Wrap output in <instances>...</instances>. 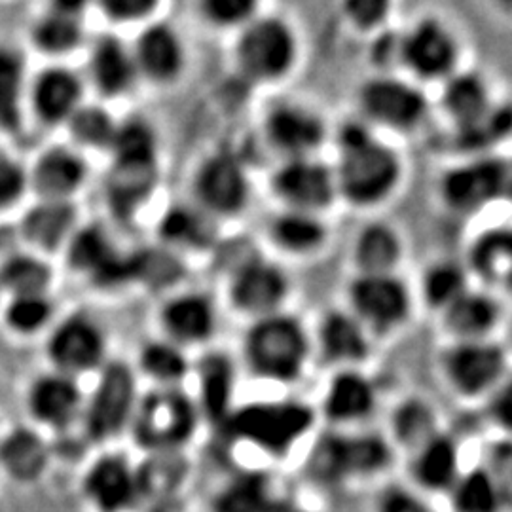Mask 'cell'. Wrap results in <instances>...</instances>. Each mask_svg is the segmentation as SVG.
<instances>
[{
    "label": "cell",
    "instance_id": "cell-1",
    "mask_svg": "<svg viewBox=\"0 0 512 512\" xmlns=\"http://www.w3.org/2000/svg\"><path fill=\"white\" fill-rule=\"evenodd\" d=\"M391 442L380 433L332 431L317 437L306 458L308 476L325 488L372 490L387 478L397 461Z\"/></svg>",
    "mask_w": 512,
    "mask_h": 512
},
{
    "label": "cell",
    "instance_id": "cell-2",
    "mask_svg": "<svg viewBox=\"0 0 512 512\" xmlns=\"http://www.w3.org/2000/svg\"><path fill=\"white\" fill-rule=\"evenodd\" d=\"M315 412L298 401H264L236 408L222 427L228 440L255 450L258 456L285 461L310 437Z\"/></svg>",
    "mask_w": 512,
    "mask_h": 512
},
{
    "label": "cell",
    "instance_id": "cell-3",
    "mask_svg": "<svg viewBox=\"0 0 512 512\" xmlns=\"http://www.w3.org/2000/svg\"><path fill=\"white\" fill-rule=\"evenodd\" d=\"M202 412L179 387H154L139 397L128 435L143 456L184 454L196 439Z\"/></svg>",
    "mask_w": 512,
    "mask_h": 512
},
{
    "label": "cell",
    "instance_id": "cell-4",
    "mask_svg": "<svg viewBox=\"0 0 512 512\" xmlns=\"http://www.w3.org/2000/svg\"><path fill=\"white\" fill-rule=\"evenodd\" d=\"M342 162L336 188L355 205L382 202L395 188L401 164L391 148L376 143L363 126L349 124L340 133Z\"/></svg>",
    "mask_w": 512,
    "mask_h": 512
},
{
    "label": "cell",
    "instance_id": "cell-5",
    "mask_svg": "<svg viewBox=\"0 0 512 512\" xmlns=\"http://www.w3.org/2000/svg\"><path fill=\"white\" fill-rule=\"evenodd\" d=\"M137 401V380L131 366L107 361L97 372L92 391H86L80 420L82 437L99 448L114 446L116 440L128 435Z\"/></svg>",
    "mask_w": 512,
    "mask_h": 512
},
{
    "label": "cell",
    "instance_id": "cell-6",
    "mask_svg": "<svg viewBox=\"0 0 512 512\" xmlns=\"http://www.w3.org/2000/svg\"><path fill=\"white\" fill-rule=\"evenodd\" d=\"M78 494L90 512H137L145 505L139 459L116 446L99 448L86 461Z\"/></svg>",
    "mask_w": 512,
    "mask_h": 512
},
{
    "label": "cell",
    "instance_id": "cell-7",
    "mask_svg": "<svg viewBox=\"0 0 512 512\" xmlns=\"http://www.w3.org/2000/svg\"><path fill=\"white\" fill-rule=\"evenodd\" d=\"M308 340L302 327L283 315L262 317L247 334L245 357L256 376L289 384L302 376L308 359Z\"/></svg>",
    "mask_w": 512,
    "mask_h": 512
},
{
    "label": "cell",
    "instance_id": "cell-8",
    "mask_svg": "<svg viewBox=\"0 0 512 512\" xmlns=\"http://www.w3.org/2000/svg\"><path fill=\"white\" fill-rule=\"evenodd\" d=\"M25 423L46 437H67L80 429L86 389L82 382L46 368L23 391Z\"/></svg>",
    "mask_w": 512,
    "mask_h": 512
},
{
    "label": "cell",
    "instance_id": "cell-9",
    "mask_svg": "<svg viewBox=\"0 0 512 512\" xmlns=\"http://www.w3.org/2000/svg\"><path fill=\"white\" fill-rule=\"evenodd\" d=\"M44 357L50 370L82 382L107 365V336L88 313L57 317L46 332Z\"/></svg>",
    "mask_w": 512,
    "mask_h": 512
},
{
    "label": "cell",
    "instance_id": "cell-10",
    "mask_svg": "<svg viewBox=\"0 0 512 512\" xmlns=\"http://www.w3.org/2000/svg\"><path fill=\"white\" fill-rule=\"evenodd\" d=\"M84 103L86 80L67 63H46L29 76L27 118L40 128H65Z\"/></svg>",
    "mask_w": 512,
    "mask_h": 512
},
{
    "label": "cell",
    "instance_id": "cell-11",
    "mask_svg": "<svg viewBox=\"0 0 512 512\" xmlns=\"http://www.w3.org/2000/svg\"><path fill=\"white\" fill-rule=\"evenodd\" d=\"M90 164L84 152L69 143H55L40 148L27 164L29 200L74 202L88 183Z\"/></svg>",
    "mask_w": 512,
    "mask_h": 512
},
{
    "label": "cell",
    "instance_id": "cell-12",
    "mask_svg": "<svg viewBox=\"0 0 512 512\" xmlns=\"http://www.w3.org/2000/svg\"><path fill=\"white\" fill-rule=\"evenodd\" d=\"M505 351L484 342H463L444 357V376L450 389L465 401L494 395L505 380Z\"/></svg>",
    "mask_w": 512,
    "mask_h": 512
},
{
    "label": "cell",
    "instance_id": "cell-13",
    "mask_svg": "<svg viewBox=\"0 0 512 512\" xmlns=\"http://www.w3.org/2000/svg\"><path fill=\"white\" fill-rule=\"evenodd\" d=\"M296 59V40L279 19H258L241 35L238 63L253 80H275L291 71Z\"/></svg>",
    "mask_w": 512,
    "mask_h": 512
},
{
    "label": "cell",
    "instance_id": "cell-14",
    "mask_svg": "<svg viewBox=\"0 0 512 512\" xmlns=\"http://www.w3.org/2000/svg\"><path fill=\"white\" fill-rule=\"evenodd\" d=\"M84 2L57 0L46 4L29 23L27 44L46 63H65L86 42Z\"/></svg>",
    "mask_w": 512,
    "mask_h": 512
},
{
    "label": "cell",
    "instance_id": "cell-15",
    "mask_svg": "<svg viewBox=\"0 0 512 512\" xmlns=\"http://www.w3.org/2000/svg\"><path fill=\"white\" fill-rule=\"evenodd\" d=\"M78 226L80 219L74 202L29 200L16 220L21 247L50 260L63 255Z\"/></svg>",
    "mask_w": 512,
    "mask_h": 512
},
{
    "label": "cell",
    "instance_id": "cell-16",
    "mask_svg": "<svg viewBox=\"0 0 512 512\" xmlns=\"http://www.w3.org/2000/svg\"><path fill=\"white\" fill-rule=\"evenodd\" d=\"M61 256L74 274L92 279L99 287H116L133 279L131 258L120 255L109 234L97 224H80Z\"/></svg>",
    "mask_w": 512,
    "mask_h": 512
},
{
    "label": "cell",
    "instance_id": "cell-17",
    "mask_svg": "<svg viewBox=\"0 0 512 512\" xmlns=\"http://www.w3.org/2000/svg\"><path fill=\"white\" fill-rule=\"evenodd\" d=\"M404 461V482L437 501L444 499L467 467L458 440L444 431L406 456Z\"/></svg>",
    "mask_w": 512,
    "mask_h": 512
},
{
    "label": "cell",
    "instance_id": "cell-18",
    "mask_svg": "<svg viewBox=\"0 0 512 512\" xmlns=\"http://www.w3.org/2000/svg\"><path fill=\"white\" fill-rule=\"evenodd\" d=\"M54 456L48 437L27 423L10 427L0 437V475L23 488L48 475Z\"/></svg>",
    "mask_w": 512,
    "mask_h": 512
},
{
    "label": "cell",
    "instance_id": "cell-19",
    "mask_svg": "<svg viewBox=\"0 0 512 512\" xmlns=\"http://www.w3.org/2000/svg\"><path fill=\"white\" fill-rule=\"evenodd\" d=\"M440 503L446 512H511L512 478L476 461L465 467Z\"/></svg>",
    "mask_w": 512,
    "mask_h": 512
},
{
    "label": "cell",
    "instance_id": "cell-20",
    "mask_svg": "<svg viewBox=\"0 0 512 512\" xmlns=\"http://www.w3.org/2000/svg\"><path fill=\"white\" fill-rule=\"evenodd\" d=\"M281 495L270 469L241 467L213 488L207 512H270Z\"/></svg>",
    "mask_w": 512,
    "mask_h": 512
},
{
    "label": "cell",
    "instance_id": "cell-21",
    "mask_svg": "<svg viewBox=\"0 0 512 512\" xmlns=\"http://www.w3.org/2000/svg\"><path fill=\"white\" fill-rule=\"evenodd\" d=\"M275 194L298 213H315L334 200L336 179L323 164L294 158L274 177Z\"/></svg>",
    "mask_w": 512,
    "mask_h": 512
},
{
    "label": "cell",
    "instance_id": "cell-22",
    "mask_svg": "<svg viewBox=\"0 0 512 512\" xmlns=\"http://www.w3.org/2000/svg\"><path fill=\"white\" fill-rule=\"evenodd\" d=\"M349 294L357 315L376 329H391L408 315V293L393 275H361Z\"/></svg>",
    "mask_w": 512,
    "mask_h": 512
},
{
    "label": "cell",
    "instance_id": "cell-23",
    "mask_svg": "<svg viewBox=\"0 0 512 512\" xmlns=\"http://www.w3.org/2000/svg\"><path fill=\"white\" fill-rule=\"evenodd\" d=\"M361 107L366 114L389 128L416 126L425 114V99L416 88L393 78H376L361 92Z\"/></svg>",
    "mask_w": 512,
    "mask_h": 512
},
{
    "label": "cell",
    "instance_id": "cell-24",
    "mask_svg": "<svg viewBox=\"0 0 512 512\" xmlns=\"http://www.w3.org/2000/svg\"><path fill=\"white\" fill-rule=\"evenodd\" d=\"M27 55L8 40H0V135L16 139L27 126Z\"/></svg>",
    "mask_w": 512,
    "mask_h": 512
},
{
    "label": "cell",
    "instance_id": "cell-25",
    "mask_svg": "<svg viewBox=\"0 0 512 512\" xmlns=\"http://www.w3.org/2000/svg\"><path fill=\"white\" fill-rule=\"evenodd\" d=\"M196 194L203 205L217 215H234L243 209L249 196L247 177L236 158L219 154L200 167Z\"/></svg>",
    "mask_w": 512,
    "mask_h": 512
},
{
    "label": "cell",
    "instance_id": "cell-26",
    "mask_svg": "<svg viewBox=\"0 0 512 512\" xmlns=\"http://www.w3.org/2000/svg\"><path fill=\"white\" fill-rule=\"evenodd\" d=\"M507 190V165L497 160L465 165L442 181L444 200L458 211H473Z\"/></svg>",
    "mask_w": 512,
    "mask_h": 512
},
{
    "label": "cell",
    "instance_id": "cell-27",
    "mask_svg": "<svg viewBox=\"0 0 512 512\" xmlns=\"http://www.w3.org/2000/svg\"><path fill=\"white\" fill-rule=\"evenodd\" d=\"M401 59L423 78H439L454 69L458 48L439 21L427 19L401 42Z\"/></svg>",
    "mask_w": 512,
    "mask_h": 512
},
{
    "label": "cell",
    "instance_id": "cell-28",
    "mask_svg": "<svg viewBox=\"0 0 512 512\" xmlns=\"http://www.w3.org/2000/svg\"><path fill=\"white\" fill-rule=\"evenodd\" d=\"M376 410V389L363 374L344 370L336 374L323 397L321 414L338 431L361 425Z\"/></svg>",
    "mask_w": 512,
    "mask_h": 512
},
{
    "label": "cell",
    "instance_id": "cell-29",
    "mask_svg": "<svg viewBox=\"0 0 512 512\" xmlns=\"http://www.w3.org/2000/svg\"><path fill=\"white\" fill-rule=\"evenodd\" d=\"M287 279L272 264L249 262L239 268L232 283V302L239 311L268 317L287 296Z\"/></svg>",
    "mask_w": 512,
    "mask_h": 512
},
{
    "label": "cell",
    "instance_id": "cell-30",
    "mask_svg": "<svg viewBox=\"0 0 512 512\" xmlns=\"http://www.w3.org/2000/svg\"><path fill=\"white\" fill-rule=\"evenodd\" d=\"M137 76L133 55L120 38L99 37L90 48L88 80L93 90L105 99L128 92Z\"/></svg>",
    "mask_w": 512,
    "mask_h": 512
},
{
    "label": "cell",
    "instance_id": "cell-31",
    "mask_svg": "<svg viewBox=\"0 0 512 512\" xmlns=\"http://www.w3.org/2000/svg\"><path fill=\"white\" fill-rule=\"evenodd\" d=\"M266 137L279 152L300 158L323 143L325 126L310 110L279 105L266 120Z\"/></svg>",
    "mask_w": 512,
    "mask_h": 512
},
{
    "label": "cell",
    "instance_id": "cell-32",
    "mask_svg": "<svg viewBox=\"0 0 512 512\" xmlns=\"http://www.w3.org/2000/svg\"><path fill=\"white\" fill-rule=\"evenodd\" d=\"M439 433H442V429L435 406L420 397H410L391 412L389 433L385 437L391 442L397 456L406 458Z\"/></svg>",
    "mask_w": 512,
    "mask_h": 512
},
{
    "label": "cell",
    "instance_id": "cell-33",
    "mask_svg": "<svg viewBox=\"0 0 512 512\" xmlns=\"http://www.w3.org/2000/svg\"><path fill=\"white\" fill-rule=\"evenodd\" d=\"M131 55L137 73L145 74L154 82H169L183 69L181 40L162 23L148 27L137 40Z\"/></svg>",
    "mask_w": 512,
    "mask_h": 512
},
{
    "label": "cell",
    "instance_id": "cell-34",
    "mask_svg": "<svg viewBox=\"0 0 512 512\" xmlns=\"http://www.w3.org/2000/svg\"><path fill=\"white\" fill-rule=\"evenodd\" d=\"M158 179L156 162H114L107 177V200L120 219H131Z\"/></svg>",
    "mask_w": 512,
    "mask_h": 512
},
{
    "label": "cell",
    "instance_id": "cell-35",
    "mask_svg": "<svg viewBox=\"0 0 512 512\" xmlns=\"http://www.w3.org/2000/svg\"><path fill=\"white\" fill-rule=\"evenodd\" d=\"M57 321V304L52 294L6 296L0 306V323L4 330L21 340L46 336Z\"/></svg>",
    "mask_w": 512,
    "mask_h": 512
},
{
    "label": "cell",
    "instance_id": "cell-36",
    "mask_svg": "<svg viewBox=\"0 0 512 512\" xmlns=\"http://www.w3.org/2000/svg\"><path fill=\"white\" fill-rule=\"evenodd\" d=\"M55 283L54 260L19 249L0 260V289L6 296L52 294Z\"/></svg>",
    "mask_w": 512,
    "mask_h": 512
},
{
    "label": "cell",
    "instance_id": "cell-37",
    "mask_svg": "<svg viewBox=\"0 0 512 512\" xmlns=\"http://www.w3.org/2000/svg\"><path fill=\"white\" fill-rule=\"evenodd\" d=\"M162 325L175 342L198 344L211 336L215 327V313L202 296L186 294L165 306Z\"/></svg>",
    "mask_w": 512,
    "mask_h": 512
},
{
    "label": "cell",
    "instance_id": "cell-38",
    "mask_svg": "<svg viewBox=\"0 0 512 512\" xmlns=\"http://www.w3.org/2000/svg\"><path fill=\"white\" fill-rule=\"evenodd\" d=\"M323 357L330 363L353 365L365 361L368 340L361 323L346 313H329L319 330Z\"/></svg>",
    "mask_w": 512,
    "mask_h": 512
},
{
    "label": "cell",
    "instance_id": "cell-39",
    "mask_svg": "<svg viewBox=\"0 0 512 512\" xmlns=\"http://www.w3.org/2000/svg\"><path fill=\"white\" fill-rule=\"evenodd\" d=\"M234 370L224 355H209L200 363V401L203 418L222 425L232 412Z\"/></svg>",
    "mask_w": 512,
    "mask_h": 512
},
{
    "label": "cell",
    "instance_id": "cell-40",
    "mask_svg": "<svg viewBox=\"0 0 512 512\" xmlns=\"http://www.w3.org/2000/svg\"><path fill=\"white\" fill-rule=\"evenodd\" d=\"M444 311L446 329L465 342H480L499 321V306L486 294L463 293Z\"/></svg>",
    "mask_w": 512,
    "mask_h": 512
},
{
    "label": "cell",
    "instance_id": "cell-41",
    "mask_svg": "<svg viewBox=\"0 0 512 512\" xmlns=\"http://www.w3.org/2000/svg\"><path fill=\"white\" fill-rule=\"evenodd\" d=\"M444 107L454 122H458L461 131L482 126L490 109L484 82L476 78L475 74L456 76L444 92Z\"/></svg>",
    "mask_w": 512,
    "mask_h": 512
},
{
    "label": "cell",
    "instance_id": "cell-42",
    "mask_svg": "<svg viewBox=\"0 0 512 512\" xmlns=\"http://www.w3.org/2000/svg\"><path fill=\"white\" fill-rule=\"evenodd\" d=\"M401 255V239L384 224L368 226L355 243V264L363 275H391Z\"/></svg>",
    "mask_w": 512,
    "mask_h": 512
},
{
    "label": "cell",
    "instance_id": "cell-43",
    "mask_svg": "<svg viewBox=\"0 0 512 512\" xmlns=\"http://www.w3.org/2000/svg\"><path fill=\"white\" fill-rule=\"evenodd\" d=\"M65 131L69 135V145L84 152V150H110L118 122L109 110L101 105L84 103L74 112L65 124Z\"/></svg>",
    "mask_w": 512,
    "mask_h": 512
},
{
    "label": "cell",
    "instance_id": "cell-44",
    "mask_svg": "<svg viewBox=\"0 0 512 512\" xmlns=\"http://www.w3.org/2000/svg\"><path fill=\"white\" fill-rule=\"evenodd\" d=\"M476 274L490 285L507 287L511 281L512 241L507 230H494L476 241L471 253Z\"/></svg>",
    "mask_w": 512,
    "mask_h": 512
},
{
    "label": "cell",
    "instance_id": "cell-45",
    "mask_svg": "<svg viewBox=\"0 0 512 512\" xmlns=\"http://www.w3.org/2000/svg\"><path fill=\"white\" fill-rule=\"evenodd\" d=\"M270 236L281 249L294 255H304L321 247L327 232L325 226L310 213L291 211L274 220Z\"/></svg>",
    "mask_w": 512,
    "mask_h": 512
},
{
    "label": "cell",
    "instance_id": "cell-46",
    "mask_svg": "<svg viewBox=\"0 0 512 512\" xmlns=\"http://www.w3.org/2000/svg\"><path fill=\"white\" fill-rule=\"evenodd\" d=\"M370 512H446L442 503L421 494L403 478H387L372 490Z\"/></svg>",
    "mask_w": 512,
    "mask_h": 512
},
{
    "label": "cell",
    "instance_id": "cell-47",
    "mask_svg": "<svg viewBox=\"0 0 512 512\" xmlns=\"http://www.w3.org/2000/svg\"><path fill=\"white\" fill-rule=\"evenodd\" d=\"M139 366L143 374L154 380L158 387H177L188 374V361L171 344L152 342L141 351Z\"/></svg>",
    "mask_w": 512,
    "mask_h": 512
},
{
    "label": "cell",
    "instance_id": "cell-48",
    "mask_svg": "<svg viewBox=\"0 0 512 512\" xmlns=\"http://www.w3.org/2000/svg\"><path fill=\"white\" fill-rule=\"evenodd\" d=\"M29 202L27 164L12 150L0 147V220Z\"/></svg>",
    "mask_w": 512,
    "mask_h": 512
},
{
    "label": "cell",
    "instance_id": "cell-49",
    "mask_svg": "<svg viewBox=\"0 0 512 512\" xmlns=\"http://www.w3.org/2000/svg\"><path fill=\"white\" fill-rule=\"evenodd\" d=\"M114 162H156V139L143 120L118 122L109 150Z\"/></svg>",
    "mask_w": 512,
    "mask_h": 512
},
{
    "label": "cell",
    "instance_id": "cell-50",
    "mask_svg": "<svg viewBox=\"0 0 512 512\" xmlns=\"http://www.w3.org/2000/svg\"><path fill=\"white\" fill-rule=\"evenodd\" d=\"M465 293V274L456 264H437L423 279V294L431 308H448Z\"/></svg>",
    "mask_w": 512,
    "mask_h": 512
},
{
    "label": "cell",
    "instance_id": "cell-51",
    "mask_svg": "<svg viewBox=\"0 0 512 512\" xmlns=\"http://www.w3.org/2000/svg\"><path fill=\"white\" fill-rule=\"evenodd\" d=\"M160 238L177 245H200L205 238L203 222L192 211L173 209L160 224Z\"/></svg>",
    "mask_w": 512,
    "mask_h": 512
},
{
    "label": "cell",
    "instance_id": "cell-52",
    "mask_svg": "<svg viewBox=\"0 0 512 512\" xmlns=\"http://www.w3.org/2000/svg\"><path fill=\"white\" fill-rule=\"evenodd\" d=\"M203 16L220 27H232L253 16L256 4L253 0H205Z\"/></svg>",
    "mask_w": 512,
    "mask_h": 512
},
{
    "label": "cell",
    "instance_id": "cell-53",
    "mask_svg": "<svg viewBox=\"0 0 512 512\" xmlns=\"http://www.w3.org/2000/svg\"><path fill=\"white\" fill-rule=\"evenodd\" d=\"M97 6L112 23H133L148 18L158 4L154 0H101Z\"/></svg>",
    "mask_w": 512,
    "mask_h": 512
},
{
    "label": "cell",
    "instance_id": "cell-54",
    "mask_svg": "<svg viewBox=\"0 0 512 512\" xmlns=\"http://www.w3.org/2000/svg\"><path fill=\"white\" fill-rule=\"evenodd\" d=\"M389 2L385 0H349L344 4V12L349 21L363 31L380 27L387 18Z\"/></svg>",
    "mask_w": 512,
    "mask_h": 512
},
{
    "label": "cell",
    "instance_id": "cell-55",
    "mask_svg": "<svg viewBox=\"0 0 512 512\" xmlns=\"http://www.w3.org/2000/svg\"><path fill=\"white\" fill-rule=\"evenodd\" d=\"M494 395L492 410H494L495 423L509 433V429H511V391L505 385L503 389H497V393Z\"/></svg>",
    "mask_w": 512,
    "mask_h": 512
},
{
    "label": "cell",
    "instance_id": "cell-56",
    "mask_svg": "<svg viewBox=\"0 0 512 512\" xmlns=\"http://www.w3.org/2000/svg\"><path fill=\"white\" fill-rule=\"evenodd\" d=\"M270 512H325L321 507H317L315 503L304 501V499H296L291 495H281L275 501L274 507Z\"/></svg>",
    "mask_w": 512,
    "mask_h": 512
},
{
    "label": "cell",
    "instance_id": "cell-57",
    "mask_svg": "<svg viewBox=\"0 0 512 512\" xmlns=\"http://www.w3.org/2000/svg\"><path fill=\"white\" fill-rule=\"evenodd\" d=\"M2 302H4V293H2V289H0V306H2Z\"/></svg>",
    "mask_w": 512,
    "mask_h": 512
}]
</instances>
